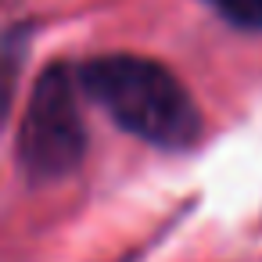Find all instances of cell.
<instances>
[{
  "label": "cell",
  "instance_id": "1",
  "mask_svg": "<svg viewBox=\"0 0 262 262\" xmlns=\"http://www.w3.org/2000/svg\"><path fill=\"white\" fill-rule=\"evenodd\" d=\"M76 83L115 119V126L151 147L183 151L201 133L194 97L162 61L140 54H101L76 72Z\"/></svg>",
  "mask_w": 262,
  "mask_h": 262
},
{
  "label": "cell",
  "instance_id": "2",
  "mask_svg": "<svg viewBox=\"0 0 262 262\" xmlns=\"http://www.w3.org/2000/svg\"><path fill=\"white\" fill-rule=\"evenodd\" d=\"M18 155L33 180L69 176L86 155V126L79 112V83L65 65H51L26 108Z\"/></svg>",
  "mask_w": 262,
  "mask_h": 262
},
{
  "label": "cell",
  "instance_id": "3",
  "mask_svg": "<svg viewBox=\"0 0 262 262\" xmlns=\"http://www.w3.org/2000/svg\"><path fill=\"white\" fill-rule=\"evenodd\" d=\"M205 4H212L230 26L262 33V0H205Z\"/></svg>",
  "mask_w": 262,
  "mask_h": 262
}]
</instances>
